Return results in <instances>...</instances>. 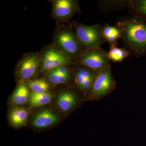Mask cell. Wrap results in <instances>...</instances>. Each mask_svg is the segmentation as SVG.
<instances>
[{"instance_id":"277c9868","label":"cell","mask_w":146,"mask_h":146,"mask_svg":"<svg viewBox=\"0 0 146 146\" xmlns=\"http://www.w3.org/2000/svg\"><path fill=\"white\" fill-rule=\"evenodd\" d=\"M116 83L110 65L97 73L86 100H101L109 95L116 88Z\"/></svg>"},{"instance_id":"52a82bcc","label":"cell","mask_w":146,"mask_h":146,"mask_svg":"<svg viewBox=\"0 0 146 146\" xmlns=\"http://www.w3.org/2000/svg\"><path fill=\"white\" fill-rule=\"evenodd\" d=\"M50 2L52 5L53 18L59 22H67L80 11L77 0H52Z\"/></svg>"},{"instance_id":"d6986e66","label":"cell","mask_w":146,"mask_h":146,"mask_svg":"<svg viewBox=\"0 0 146 146\" xmlns=\"http://www.w3.org/2000/svg\"><path fill=\"white\" fill-rule=\"evenodd\" d=\"M127 8L131 16L146 18V0H129Z\"/></svg>"},{"instance_id":"ba28073f","label":"cell","mask_w":146,"mask_h":146,"mask_svg":"<svg viewBox=\"0 0 146 146\" xmlns=\"http://www.w3.org/2000/svg\"><path fill=\"white\" fill-rule=\"evenodd\" d=\"M73 71L76 87L84 95L89 96L98 72L83 65L76 64Z\"/></svg>"},{"instance_id":"9a60e30c","label":"cell","mask_w":146,"mask_h":146,"mask_svg":"<svg viewBox=\"0 0 146 146\" xmlns=\"http://www.w3.org/2000/svg\"><path fill=\"white\" fill-rule=\"evenodd\" d=\"M28 112L25 108H16L12 109L9 114V122L13 126L19 127L25 125L26 123Z\"/></svg>"},{"instance_id":"6da1fadb","label":"cell","mask_w":146,"mask_h":146,"mask_svg":"<svg viewBox=\"0 0 146 146\" xmlns=\"http://www.w3.org/2000/svg\"><path fill=\"white\" fill-rule=\"evenodd\" d=\"M116 26L121 29L123 44L136 57L146 54V22L133 16L120 18Z\"/></svg>"},{"instance_id":"7c38bea8","label":"cell","mask_w":146,"mask_h":146,"mask_svg":"<svg viewBox=\"0 0 146 146\" xmlns=\"http://www.w3.org/2000/svg\"><path fill=\"white\" fill-rule=\"evenodd\" d=\"M77 99V96L74 91H65L58 95L56 103L61 110L64 112H68L76 106Z\"/></svg>"},{"instance_id":"8fae6325","label":"cell","mask_w":146,"mask_h":146,"mask_svg":"<svg viewBox=\"0 0 146 146\" xmlns=\"http://www.w3.org/2000/svg\"><path fill=\"white\" fill-rule=\"evenodd\" d=\"M58 119L57 115L53 112L44 110L39 111L35 115L33 120V125L37 128H43L54 124Z\"/></svg>"},{"instance_id":"5bb4252c","label":"cell","mask_w":146,"mask_h":146,"mask_svg":"<svg viewBox=\"0 0 146 146\" xmlns=\"http://www.w3.org/2000/svg\"><path fill=\"white\" fill-rule=\"evenodd\" d=\"M30 96L29 88L27 84L21 82L18 84L13 92L11 102L15 105H23L29 99Z\"/></svg>"},{"instance_id":"2e32d148","label":"cell","mask_w":146,"mask_h":146,"mask_svg":"<svg viewBox=\"0 0 146 146\" xmlns=\"http://www.w3.org/2000/svg\"><path fill=\"white\" fill-rule=\"evenodd\" d=\"M98 1L99 7L101 12H107L128 7L129 0H102Z\"/></svg>"},{"instance_id":"4fadbf2b","label":"cell","mask_w":146,"mask_h":146,"mask_svg":"<svg viewBox=\"0 0 146 146\" xmlns=\"http://www.w3.org/2000/svg\"><path fill=\"white\" fill-rule=\"evenodd\" d=\"M102 32L105 42L110 46H117L118 39H121V31L117 26H112L106 23L102 27Z\"/></svg>"},{"instance_id":"3957f363","label":"cell","mask_w":146,"mask_h":146,"mask_svg":"<svg viewBox=\"0 0 146 146\" xmlns=\"http://www.w3.org/2000/svg\"><path fill=\"white\" fill-rule=\"evenodd\" d=\"M53 40L54 46L58 50L75 60L82 51L75 32L71 25L58 28L55 32Z\"/></svg>"},{"instance_id":"e0dca14e","label":"cell","mask_w":146,"mask_h":146,"mask_svg":"<svg viewBox=\"0 0 146 146\" xmlns=\"http://www.w3.org/2000/svg\"><path fill=\"white\" fill-rule=\"evenodd\" d=\"M52 97V94L49 92L39 93L31 91L29 102L31 107H40L50 102Z\"/></svg>"},{"instance_id":"8992f818","label":"cell","mask_w":146,"mask_h":146,"mask_svg":"<svg viewBox=\"0 0 146 146\" xmlns=\"http://www.w3.org/2000/svg\"><path fill=\"white\" fill-rule=\"evenodd\" d=\"M107 53L101 48L82 51L76 58V64L83 65L98 72L110 65Z\"/></svg>"},{"instance_id":"7a4b0ae2","label":"cell","mask_w":146,"mask_h":146,"mask_svg":"<svg viewBox=\"0 0 146 146\" xmlns=\"http://www.w3.org/2000/svg\"><path fill=\"white\" fill-rule=\"evenodd\" d=\"M71 25L75 32L82 51L100 48L105 42L102 32V27L100 24L88 26L72 21Z\"/></svg>"},{"instance_id":"9c48e42d","label":"cell","mask_w":146,"mask_h":146,"mask_svg":"<svg viewBox=\"0 0 146 146\" xmlns=\"http://www.w3.org/2000/svg\"><path fill=\"white\" fill-rule=\"evenodd\" d=\"M41 66V56L35 53L27 54L22 58L16 67V72L23 80H30Z\"/></svg>"},{"instance_id":"30bf717a","label":"cell","mask_w":146,"mask_h":146,"mask_svg":"<svg viewBox=\"0 0 146 146\" xmlns=\"http://www.w3.org/2000/svg\"><path fill=\"white\" fill-rule=\"evenodd\" d=\"M69 66H61L46 72V76L50 83L53 85H58L69 82L72 75Z\"/></svg>"},{"instance_id":"5b68a950","label":"cell","mask_w":146,"mask_h":146,"mask_svg":"<svg viewBox=\"0 0 146 146\" xmlns=\"http://www.w3.org/2000/svg\"><path fill=\"white\" fill-rule=\"evenodd\" d=\"M76 64L74 58L62 52L54 45L45 48L41 55L40 72H47L53 69Z\"/></svg>"},{"instance_id":"ffe728a7","label":"cell","mask_w":146,"mask_h":146,"mask_svg":"<svg viewBox=\"0 0 146 146\" xmlns=\"http://www.w3.org/2000/svg\"><path fill=\"white\" fill-rule=\"evenodd\" d=\"M26 84L29 89L36 93H47L50 89L49 84L43 79L27 80Z\"/></svg>"},{"instance_id":"ac0fdd59","label":"cell","mask_w":146,"mask_h":146,"mask_svg":"<svg viewBox=\"0 0 146 146\" xmlns=\"http://www.w3.org/2000/svg\"><path fill=\"white\" fill-rule=\"evenodd\" d=\"M130 54V52L125 47L119 48L116 46H110L109 51L107 53L109 60L115 63H122Z\"/></svg>"}]
</instances>
